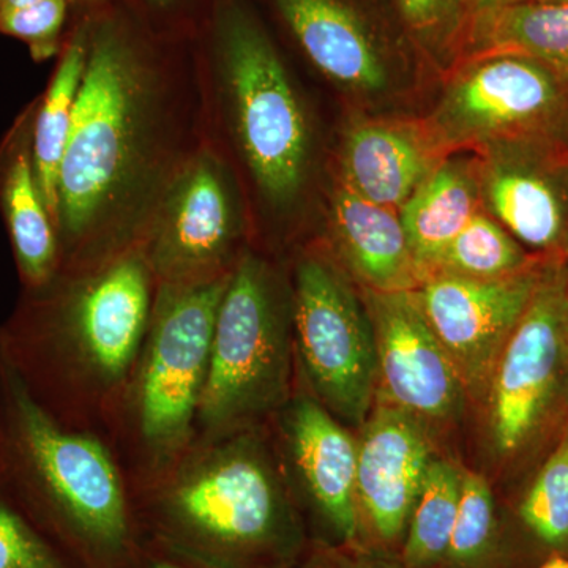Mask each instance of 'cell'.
I'll return each mask as SVG.
<instances>
[{"instance_id": "7a4b0ae2", "label": "cell", "mask_w": 568, "mask_h": 568, "mask_svg": "<svg viewBox=\"0 0 568 568\" xmlns=\"http://www.w3.org/2000/svg\"><path fill=\"white\" fill-rule=\"evenodd\" d=\"M153 282L142 252L93 265L0 328V354L52 416L108 440L148 334Z\"/></svg>"}, {"instance_id": "6da1fadb", "label": "cell", "mask_w": 568, "mask_h": 568, "mask_svg": "<svg viewBox=\"0 0 568 568\" xmlns=\"http://www.w3.org/2000/svg\"><path fill=\"white\" fill-rule=\"evenodd\" d=\"M264 425L196 440L133 491L142 536L216 568H291L312 530Z\"/></svg>"}, {"instance_id": "d6986e66", "label": "cell", "mask_w": 568, "mask_h": 568, "mask_svg": "<svg viewBox=\"0 0 568 568\" xmlns=\"http://www.w3.org/2000/svg\"><path fill=\"white\" fill-rule=\"evenodd\" d=\"M336 248L351 274L373 293L414 291L424 282L399 212L358 196L339 182L332 200Z\"/></svg>"}, {"instance_id": "5bb4252c", "label": "cell", "mask_w": 568, "mask_h": 568, "mask_svg": "<svg viewBox=\"0 0 568 568\" xmlns=\"http://www.w3.org/2000/svg\"><path fill=\"white\" fill-rule=\"evenodd\" d=\"M428 425L377 403L362 425L357 462L361 545L398 555L418 493L432 465Z\"/></svg>"}, {"instance_id": "4dcf8cb0", "label": "cell", "mask_w": 568, "mask_h": 568, "mask_svg": "<svg viewBox=\"0 0 568 568\" xmlns=\"http://www.w3.org/2000/svg\"><path fill=\"white\" fill-rule=\"evenodd\" d=\"M291 568H407L398 555L364 547L313 540L308 551Z\"/></svg>"}, {"instance_id": "d6a6232c", "label": "cell", "mask_w": 568, "mask_h": 568, "mask_svg": "<svg viewBox=\"0 0 568 568\" xmlns=\"http://www.w3.org/2000/svg\"><path fill=\"white\" fill-rule=\"evenodd\" d=\"M517 2H523V0H467L466 26L467 22L474 20V18L491 13V11L504 9V7H508L511 6V3Z\"/></svg>"}, {"instance_id": "52a82bcc", "label": "cell", "mask_w": 568, "mask_h": 568, "mask_svg": "<svg viewBox=\"0 0 568 568\" xmlns=\"http://www.w3.org/2000/svg\"><path fill=\"white\" fill-rule=\"evenodd\" d=\"M220 61L235 132L254 181L283 204L301 190L308 162V125L278 52L241 7L224 10Z\"/></svg>"}, {"instance_id": "d4e9b609", "label": "cell", "mask_w": 568, "mask_h": 568, "mask_svg": "<svg viewBox=\"0 0 568 568\" xmlns=\"http://www.w3.org/2000/svg\"><path fill=\"white\" fill-rule=\"evenodd\" d=\"M508 558L503 521L487 478L463 470L457 523L439 568H507Z\"/></svg>"}, {"instance_id": "2e32d148", "label": "cell", "mask_w": 568, "mask_h": 568, "mask_svg": "<svg viewBox=\"0 0 568 568\" xmlns=\"http://www.w3.org/2000/svg\"><path fill=\"white\" fill-rule=\"evenodd\" d=\"M476 159L481 209L519 244L556 252L568 244V164L529 138L495 142Z\"/></svg>"}, {"instance_id": "5b68a950", "label": "cell", "mask_w": 568, "mask_h": 568, "mask_svg": "<svg viewBox=\"0 0 568 568\" xmlns=\"http://www.w3.org/2000/svg\"><path fill=\"white\" fill-rule=\"evenodd\" d=\"M227 278L156 286L148 334L108 435L132 493L164 476L196 440Z\"/></svg>"}, {"instance_id": "8992f818", "label": "cell", "mask_w": 568, "mask_h": 568, "mask_svg": "<svg viewBox=\"0 0 568 568\" xmlns=\"http://www.w3.org/2000/svg\"><path fill=\"white\" fill-rule=\"evenodd\" d=\"M293 293L246 254L231 271L215 325L196 440L264 425L294 394ZM194 440V443H196Z\"/></svg>"}, {"instance_id": "9a60e30c", "label": "cell", "mask_w": 568, "mask_h": 568, "mask_svg": "<svg viewBox=\"0 0 568 568\" xmlns=\"http://www.w3.org/2000/svg\"><path fill=\"white\" fill-rule=\"evenodd\" d=\"M235 216L222 173L211 160H197L182 175L155 234L144 250L156 283L213 282L227 268Z\"/></svg>"}, {"instance_id": "4316f807", "label": "cell", "mask_w": 568, "mask_h": 568, "mask_svg": "<svg viewBox=\"0 0 568 568\" xmlns=\"http://www.w3.org/2000/svg\"><path fill=\"white\" fill-rule=\"evenodd\" d=\"M517 515L538 545L555 555L568 551V428L523 496Z\"/></svg>"}, {"instance_id": "8fae6325", "label": "cell", "mask_w": 568, "mask_h": 568, "mask_svg": "<svg viewBox=\"0 0 568 568\" xmlns=\"http://www.w3.org/2000/svg\"><path fill=\"white\" fill-rule=\"evenodd\" d=\"M284 467L315 540L361 545L357 508L358 444L308 390H298L278 413Z\"/></svg>"}, {"instance_id": "f546056e", "label": "cell", "mask_w": 568, "mask_h": 568, "mask_svg": "<svg viewBox=\"0 0 568 568\" xmlns=\"http://www.w3.org/2000/svg\"><path fill=\"white\" fill-rule=\"evenodd\" d=\"M67 0H41L22 9L0 10V33L29 43L37 61L50 58L65 21Z\"/></svg>"}, {"instance_id": "d590c367", "label": "cell", "mask_w": 568, "mask_h": 568, "mask_svg": "<svg viewBox=\"0 0 568 568\" xmlns=\"http://www.w3.org/2000/svg\"><path fill=\"white\" fill-rule=\"evenodd\" d=\"M151 3H156V6H164V3L171 2V0H149Z\"/></svg>"}, {"instance_id": "e0dca14e", "label": "cell", "mask_w": 568, "mask_h": 568, "mask_svg": "<svg viewBox=\"0 0 568 568\" xmlns=\"http://www.w3.org/2000/svg\"><path fill=\"white\" fill-rule=\"evenodd\" d=\"M444 159L424 121L366 119L347 130L342 182L358 196L399 212Z\"/></svg>"}, {"instance_id": "484cf974", "label": "cell", "mask_w": 568, "mask_h": 568, "mask_svg": "<svg viewBox=\"0 0 568 568\" xmlns=\"http://www.w3.org/2000/svg\"><path fill=\"white\" fill-rule=\"evenodd\" d=\"M536 260L526 254L506 227L481 209L433 261L426 276L447 274L477 280L503 278L517 274Z\"/></svg>"}, {"instance_id": "7402d4cb", "label": "cell", "mask_w": 568, "mask_h": 568, "mask_svg": "<svg viewBox=\"0 0 568 568\" xmlns=\"http://www.w3.org/2000/svg\"><path fill=\"white\" fill-rule=\"evenodd\" d=\"M3 204L22 280L33 291H39L58 274L59 245L26 151L14 156L7 171Z\"/></svg>"}, {"instance_id": "44dd1931", "label": "cell", "mask_w": 568, "mask_h": 568, "mask_svg": "<svg viewBox=\"0 0 568 568\" xmlns=\"http://www.w3.org/2000/svg\"><path fill=\"white\" fill-rule=\"evenodd\" d=\"M463 59L515 54L532 59L568 81V3L523 0L467 22Z\"/></svg>"}, {"instance_id": "ba28073f", "label": "cell", "mask_w": 568, "mask_h": 568, "mask_svg": "<svg viewBox=\"0 0 568 568\" xmlns=\"http://www.w3.org/2000/svg\"><path fill=\"white\" fill-rule=\"evenodd\" d=\"M293 331L306 390L343 425H364L377 396L375 332L345 276L321 257L295 267Z\"/></svg>"}, {"instance_id": "8d00e7d4", "label": "cell", "mask_w": 568, "mask_h": 568, "mask_svg": "<svg viewBox=\"0 0 568 568\" xmlns=\"http://www.w3.org/2000/svg\"><path fill=\"white\" fill-rule=\"evenodd\" d=\"M538 2L568 3V0H538Z\"/></svg>"}, {"instance_id": "4fadbf2b", "label": "cell", "mask_w": 568, "mask_h": 568, "mask_svg": "<svg viewBox=\"0 0 568 568\" xmlns=\"http://www.w3.org/2000/svg\"><path fill=\"white\" fill-rule=\"evenodd\" d=\"M365 305L375 332L377 395L424 424L458 417L466 387L428 324L414 291L373 293Z\"/></svg>"}, {"instance_id": "7c38bea8", "label": "cell", "mask_w": 568, "mask_h": 568, "mask_svg": "<svg viewBox=\"0 0 568 568\" xmlns=\"http://www.w3.org/2000/svg\"><path fill=\"white\" fill-rule=\"evenodd\" d=\"M544 261L537 257L517 274L495 280L433 274L414 290L470 394L487 392L497 357L528 308Z\"/></svg>"}, {"instance_id": "f1b7e54d", "label": "cell", "mask_w": 568, "mask_h": 568, "mask_svg": "<svg viewBox=\"0 0 568 568\" xmlns=\"http://www.w3.org/2000/svg\"><path fill=\"white\" fill-rule=\"evenodd\" d=\"M406 28L429 48L462 44L467 0H396Z\"/></svg>"}, {"instance_id": "277c9868", "label": "cell", "mask_w": 568, "mask_h": 568, "mask_svg": "<svg viewBox=\"0 0 568 568\" xmlns=\"http://www.w3.org/2000/svg\"><path fill=\"white\" fill-rule=\"evenodd\" d=\"M151 77L133 44L112 26L88 43V62L58 186V224L73 267L91 265V246L132 194L148 153Z\"/></svg>"}, {"instance_id": "30bf717a", "label": "cell", "mask_w": 568, "mask_h": 568, "mask_svg": "<svg viewBox=\"0 0 568 568\" xmlns=\"http://www.w3.org/2000/svg\"><path fill=\"white\" fill-rule=\"evenodd\" d=\"M564 82L548 67L523 55L467 58L424 122L446 156L525 140L558 114Z\"/></svg>"}, {"instance_id": "e575fe53", "label": "cell", "mask_w": 568, "mask_h": 568, "mask_svg": "<svg viewBox=\"0 0 568 568\" xmlns=\"http://www.w3.org/2000/svg\"><path fill=\"white\" fill-rule=\"evenodd\" d=\"M538 568H568V558L564 555H552Z\"/></svg>"}, {"instance_id": "ac0fdd59", "label": "cell", "mask_w": 568, "mask_h": 568, "mask_svg": "<svg viewBox=\"0 0 568 568\" xmlns=\"http://www.w3.org/2000/svg\"><path fill=\"white\" fill-rule=\"evenodd\" d=\"M310 61L336 84L361 95L386 91L383 50L346 0H275Z\"/></svg>"}, {"instance_id": "74e56055", "label": "cell", "mask_w": 568, "mask_h": 568, "mask_svg": "<svg viewBox=\"0 0 568 568\" xmlns=\"http://www.w3.org/2000/svg\"><path fill=\"white\" fill-rule=\"evenodd\" d=\"M567 325H568V291H567Z\"/></svg>"}, {"instance_id": "83f0119b", "label": "cell", "mask_w": 568, "mask_h": 568, "mask_svg": "<svg viewBox=\"0 0 568 568\" xmlns=\"http://www.w3.org/2000/svg\"><path fill=\"white\" fill-rule=\"evenodd\" d=\"M0 568H81L2 487Z\"/></svg>"}, {"instance_id": "9c48e42d", "label": "cell", "mask_w": 568, "mask_h": 568, "mask_svg": "<svg viewBox=\"0 0 568 568\" xmlns=\"http://www.w3.org/2000/svg\"><path fill=\"white\" fill-rule=\"evenodd\" d=\"M568 261H544L528 308L500 351L488 395V433L499 457H514L547 420L568 366Z\"/></svg>"}, {"instance_id": "ffe728a7", "label": "cell", "mask_w": 568, "mask_h": 568, "mask_svg": "<svg viewBox=\"0 0 568 568\" xmlns=\"http://www.w3.org/2000/svg\"><path fill=\"white\" fill-rule=\"evenodd\" d=\"M480 211L476 160L452 155L406 201L399 219L424 280L433 261Z\"/></svg>"}, {"instance_id": "836d02e7", "label": "cell", "mask_w": 568, "mask_h": 568, "mask_svg": "<svg viewBox=\"0 0 568 568\" xmlns=\"http://www.w3.org/2000/svg\"><path fill=\"white\" fill-rule=\"evenodd\" d=\"M41 0H0V10L22 9V7L33 6Z\"/></svg>"}, {"instance_id": "3957f363", "label": "cell", "mask_w": 568, "mask_h": 568, "mask_svg": "<svg viewBox=\"0 0 568 568\" xmlns=\"http://www.w3.org/2000/svg\"><path fill=\"white\" fill-rule=\"evenodd\" d=\"M0 487L81 568H133L142 532L110 443L52 416L3 354Z\"/></svg>"}, {"instance_id": "1f68e13d", "label": "cell", "mask_w": 568, "mask_h": 568, "mask_svg": "<svg viewBox=\"0 0 568 568\" xmlns=\"http://www.w3.org/2000/svg\"><path fill=\"white\" fill-rule=\"evenodd\" d=\"M133 568H216L203 560L183 555L178 549L166 547L162 541L142 536L140 551Z\"/></svg>"}, {"instance_id": "603a6c76", "label": "cell", "mask_w": 568, "mask_h": 568, "mask_svg": "<svg viewBox=\"0 0 568 568\" xmlns=\"http://www.w3.org/2000/svg\"><path fill=\"white\" fill-rule=\"evenodd\" d=\"M88 62V44L81 39L74 40L63 55L55 71L54 80L47 93L39 118H37L36 138H33V173L41 197L58 223L59 171L73 119L74 102Z\"/></svg>"}, {"instance_id": "cb8c5ba5", "label": "cell", "mask_w": 568, "mask_h": 568, "mask_svg": "<svg viewBox=\"0 0 568 568\" xmlns=\"http://www.w3.org/2000/svg\"><path fill=\"white\" fill-rule=\"evenodd\" d=\"M463 470L435 458L407 523L398 558L407 568H439L457 523Z\"/></svg>"}]
</instances>
